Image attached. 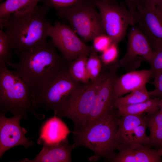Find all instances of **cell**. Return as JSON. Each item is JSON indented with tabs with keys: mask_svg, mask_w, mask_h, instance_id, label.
<instances>
[{
	"mask_svg": "<svg viewBox=\"0 0 162 162\" xmlns=\"http://www.w3.org/2000/svg\"><path fill=\"white\" fill-rule=\"evenodd\" d=\"M50 8L37 5L0 19V28L8 36L12 50L28 51L47 41L52 25L46 17Z\"/></svg>",
	"mask_w": 162,
	"mask_h": 162,
	"instance_id": "cell-1",
	"label": "cell"
},
{
	"mask_svg": "<svg viewBox=\"0 0 162 162\" xmlns=\"http://www.w3.org/2000/svg\"><path fill=\"white\" fill-rule=\"evenodd\" d=\"M52 44L47 41L32 50L15 52L19 58L18 62L12 60L6 65L13 68L23 79L32 95L47 84L63 66L62 58Z\"/></svg>",
	"mask_w": 162,
	"mask_h": 162,
	"instance_id": "cell-2",
	"label": "cell"
},
{
	"mask_svg": "<svg viewBox=\"0 0 162 162\" xmlns=\"http://www.w3.org/2000/svg\"><path fill=\"white\" fill-rule=\"evenodd\" d=\"M116 110L114 108L90 123L73 131L74 144L76 146L88 148L94 152L91 160L103 158L109 161L118 149L116 141L118 128Z\"/></svg>",
	"mask_w": 162,
	"mask_h": 162,
	"instance_id": "cell-3",
	"label": "cell"
},
{
	"mask_svg": "<svg viewBox=\"0 0 162 162\" xmlns=\"http://www.w3.org/2000/svg\"><path fill=\"white\" fill-rule=\"evenodd\" d=\"M0 111L11 112L14 116L26 118L28 112L40 119L44 115L36 113L32 105L30 90L23 79L15 71H11L6 65L0 66Z\"/></svg>",
	"mask_w": 162,
	"mask_h": 162,
	"instance_id": "cell-4",
	"label": "cell"
},
{
	"mask_svg": "<svg viewBox=\"0 0 162 162\" xmlns=\"http://www.w3.org/2000/svg\"><path fill=\"white\" fill-rule=\"evenodd\" d=\"M86 84L74 79L69 74L68 67L63 65L52 80L32 95V105L34 109L52 110L56 115Z\"/></svg>",
	"mask_w": 162,
	"mask_h": 162,
	"instance_id": "cell-5",
	"label": "cell"
},
{
	"mask_svg": "<svg viewBox=\"0 0 162 162\" xmlns=\"http://www.w3.org/2000/svg\"><path fill=\"white\" fill-rule=\"evenodd\" d=\"M97 9L93 0H85L57 12L59 18L66 22L86 43L92 41L98 35L106 34Z\"/></svg>",
	"mask_w": 162,
	"mask_h": 162,
	"instance_id": "cell-6",
	"label": "cell"
},
{
	"mask_svg": "<svg viewBox=\"0 0 162 162\" xmlns=\"http://www.w3.org/2000/svg\"><path fill=\"white\" fill-rule=\"evenodd\" d=\"M100 14L106 34L118 45L129 25L136 23L134 16L122 3L116 0H93Z\"/></svg>",
	"mask_w": 162,
	"mask_h": 162,
	"instance_id": "cell-7",
	"label": "cell"
},
{
	"mask_svg": "<svg viewBox=\"0 0 162 162\" xmlns=\"http://www.w3.org/2000/svg\"><path fill=\"white\" fill-rule=\"evenodd\" d=\"M105 71V70H102L97 80L86 84L63 106L56 116L70 119L74 124V128L83 125L89 114L95 96Z\"/></svg>",
	"mask_w": 162,
	"mask_h": 162,
	"instance_id": "cell-8",
	"label": "cell"
},
{
	"mask_svg": "<svg viewBox=\"0 0 162 162\" xmlns=\"http://www.w3.org/2000/svg\"><path fill=\"white\" fill-rule=\"evenodd\" d=\"M48 35L61 52L63 59L69 62L82 54L89 55L94 50L92 46L86 44L69 26L59 21L50 26Z\"/></svg>",
	"mask_w": 162,
	"mask_h": 162,
	"instance_id": "cell-9",
	"label": "cell"
},
{
	"mask_svg": "<svg viewBox=\"0 0 162 162\" xmlns=\"http://www.w3.org/2000/svg\"><path fill=\"white\" fill-rule=\"evenodd\" d=\"M153 51L146 37L137 26H133L129 32L126 52L118 62L120 67L128 72L135 70L140 64L141 57L150 64Z\"/></svg>",
	"mask_w": 162,
	"mask_h": 162,
	"instance_id": "cell-10",
	"label": "cell"
},
{
	"mask_svg": "<svg viewBox=\"0 0 162 162\" xmlns=\"http://www.w3.org/2000/svg\"><path fill=\"white\" fill-rule=\"evenodd\" d=\"M118 68L117 61L105 70L103 79L95 96L89 114L83 125L90 123L114 108L115 99L113 88L115 80L117 77V72Z\"/></svg>",
	"mask_w": 162,
	"mask_h": 162,
	"instance_id": "cell-11",
	"label": "cell"
},
{
	"mask_svg": "<svg viewBox=\"0 0 162 162\" xmlns=\"http://www.w3.org/2000/svg\"><path fill=\"white\" fill-rule=\"evenodd\" d=\"M23 119L20 116H15L8 118L4 113L0 114V158L4 153L11 148L19 145L26 148L32 146L34 144L25 135L27 131L21 127L20 121Z\"/></svg>",
	"mask_w": 162,
	"mask_h": 162,
	"instance_id": "cell-12",
	"label": "cell"
},
{
	"mask_svg": "<svg viewBox=\"0 0 162 162\" xmlns=\"http://www.w3.org/2000/svg\"><path fill=\"white\" fill-rule=\"evenodd\" d=\"M153 51L162 47V14L155 6L140 7L135 16Z\"/></svg>",
	"mask_w": 162,
	"mask_h": 162,
	"instance_id": "cell-13",
	"label": "cell"
},
{
	"mask_svg": "<svg viewBox=\"0 0 162 162\" xmlns=\"http://www.w3.org/2000/svg\"><path fill=\"white\" fill-rule=\"evenodd\" d=\"M109 162H162L158 150L148 146L135 143L122 146Z\"/></svg>",
	"mask_w": 162,
	"mask_h": 162,
	"instance_id": "cell-14",
	"label": "cell"
},
{
	"mask_svg": "<svg viewBox=\"0 0 162 162\" xmlns=\"http://www.w3.org/2000/svg\"><path fill=\"white\" fill-rule=\"evenodd\" d=\"M151 77L152 73L149 69L128 72L117 77L113 88L115 99L146 85Z\"/></svg>",
	"mask_w": 162,
	"mask_h": 162,
	"instance_id": "cell-15",
	"label": "cell"
},
{
	"mask_svg": "<svg viewBox=\"0 0 162 162\" xmlns=\"http://www.w3.org/2000/svg\"><path fill=\"white\" fill-rule=\"evenodd\" d=\"M40 153L32 160L25 158L18 162H71V152L75 147L70 145L66 138L60 142L43 144Z\"/></svg>",
	"mask_w": 162,
	"mask_h": 162,
	"instance_id": "cell-16",
	"label": "cell"
},
{
	"mask_svg": "<svg viewBox=\"0 0 162 162\" xmlns=\"http://www.w3.org/2000/svg\"><path fill=\"white\" fill-rule=\"evenodd\" d=\"M43 125L38 143L52 144L60 142L67 138L70 131L67 126L55 115Z\"/></svg>",
	"mask_w": 162,
	"mask_h": 162,
	"instance_id": "cell-17",
	"label": "cell"
},
{
	"mask_svg": "<svg viewBox=\"0 0 162 162\" xmlns=\"http://www.w3.org/2000/svg\"><path fill=\"white\" fill-rule=\"evenodd\" d=\"M145 115H128L118 117L116 137L118 149L120 147L127 144L137 127L145 121Z\"/></svg>",
	"mask_w": 162,
	"mask_h": 162,
	"instance_id": "cell-18",
	"label": "cell"
},
{
	"mask_svg": "<svg viewBox=\"0 0 162 162\" xmlns=\"http://www.w3.org/2000/svg\"><path fill=\"white\" fill-rule=\"evenodd\" d=\"M148 128L151 147L158 149L162 147V113L159 110L145 115Z\"/></svg>",
	"mask_w": 162,
	"mask_h": 162,
	"instance_id": "cell-19",
	"label": "cell"
},
{
	"mask_svg": "<svg viewBox=\"0 0 162 162\" xmlns=\"http://www.w3.org/2000/svg\"><path fill=\"white\" fill-rule=\"evenodd\" d=\"M160 99L150 98L138 104L120 107L116 110L118 117L128 115H139L149 113L159 110L158 103Z\"/></svg>",
	"mask_w": 162,
	"mask_h": 162,
	"instance_id": "cell-20",
	"label": "cell"
},
{
	"mask_svg": "<svg viewBox=\"0 0 162 162\" xmlns=\"http://www.w3.org/2000/svg\"><path fill=\"white\" fill-rule=\"evenodd\" d=\"M89 55L83 54L70 62L68 72L75 80L83 84H88L90 80L86 67V63Z\"/></svg>",
	"mask_w": 162,
	"mask_h": 162,
	"instance_id": "cell-21",
	"label": "cell"
},
{
	"mask_svg": "<svg viewBox=\"0 0 162 162\" xmlns=\"http://www.w3.org/2000/svg\"><path fill=\"white\" fill-rule=\"evenodd\" d=\"M40 0H6L0 5V19L6 18L19 11L37 5Z\"/></svg>",
	"mask_w": 162,
	"mask_h": 162,
	"instance_id": "cell-22",
	"label": "cell"
},
{
	"mask_svg": "<svg viewBox=\"0 0 162 162\" xmlns=\"http://www.w3.org/2000/svg\"><path fill=\"white\" fill-rule=\"evenodd\" d=\"M150 98L146 85L144 86L125 96L116 99L114 104V108L117 110L122 107L143 102Z\"/></svg>",
	"mask_w": 162,
	"mask_h": 162,
	"instance_id": "cell-23",
	"label": "cell"
},
{
	"mask_svg": "<svg viewBox=\"0 0 162 162\" xmlns=\"http://www.w3.org/2000/svg\"><path fill=\"white\" fill-rule=\"evenodd\" d=\"M93 50L88 57L86 67L91 82L97 79L102 71V62L97 54Z\"/></svg>",
	"mask_w": 162,
	"mask_h": 162,
	"instance_id": "cell-24",
	"label": "cell"
},
{
	"mask_svg": "<svg viewBox=\"0 0 162 162\" xmlns=\"http://www.w3.org/2000/svg\"><path fill=\"white\" fill-rule=\"evenodd\" d=\"M11 48L9 38L0 28V66L6 65L7 63L12 61Z\"/></svg>",
	"mask_w": 162,
	"mask_h": 162,
	"instance_id": "cell-25",
	"label": "cell"
},
{
	"mask_svg": "<svg viewBox=\"0 0 162 162\" xmlns=\"http://www.w3.org/2000/svg\"><path fill=\"white\" fill-rule=\"evenodd\" d=\"M118 55V45L112 43L100 56L102 63L107 65L116 62Z\"/></svg>",
	"mask_w": 162,
	"mask_h": 162,
	"instance_id": "cell-26",
	"label": "cell"
},
{
	"mask_svg": "<svg viewBox=\"0 0 162 162\" xmlns=\"http://www.w3.org/2000/svg\"><path fill=\"white\" fill-rule=\"evenodd\" d=\"M85 0H40L44 4L57 11L70 7Z\"/></svg>",
	"mask_w": 162,
	"mask_h": 162,
	"instance_id": "cell-27",
	"label": "cell"
},
{
	"mask_svg": "<svg viewBox=\"0 0 162 162\" xmlns=\"http://www.w3.org/2000/svg\"><path fill=\"white\" fill-rule=\"evenodd\" d=\"M92 46L93 49L98 52L102 53L112 44L110 38L106 34H102L95 37L92 40Z\"/></svg>",
	"mask_w": 162,
	"mask_h": 162,
	"instance_id": "cell-28",
	"label": "cell"
},
{
	"mask_svg": "<svg viewBox=\"0 0 162 162\" xmlns=\"http://www.w3.org/2000/svg\"><path fill=\"white\" fill-rule=\"evenodd\" d=\"M152 77H154L162 73V47L153 51V56L150 64Z\"/></svg>",
	"mask_w": 162,
	"mask_h": 162,
	"instance_id": "cell-29",
	"label": "cell"
},
{
	"mask_svg": "<svg viewBox=\"0 0 162 162\" xmlns=\"http://www.w3.org/2000/svg\"><path fill=\"white\" fill-rule=\"evenodd\" d=\"M150 83L154 86V88L148 92L150 97L162 99V73L156 75L154 80Z\"/></svg>",
	"mask_w": 162,
	"mask_h": 162,
	"instance_id": "cell-30",
	"label": "cell"
},
{
	"mask_svg": "<svg viewBox=\"0 0 162 162\" xmlns=\"http://www.w3.org/2000/svg\"><path fill=\"white\" fill-rule=\"evenodd\" d=\"M127 7L128 9L135 17L140 7L141 0H123Z\"/></svg>",
	"mask_w": 162,
	"mask_h": 162,
	"instance_id": "cell-31",
	"label": "cell"
},
{
	"mask_svg": "<svg viewBox=\"0 0 162 162\" xmlns=\"http://www.w3.org/2000/svg\"><path fill=\"white\" fill-rule=\"evenodd\" d=\"M158 0H141L140 7L146 6H154Z\"/></svg>",
	"mask_w": 162,
	"mask_h": 162,
	"instance_id": "cell-32",
	"label": "cell"
},
{
	"mask_svg": "<svg viewBox=\"0 0 162 162\" xmlns=\"http://www.w3.org/2000/svg\"><path fill=\"white\" fill-rule=\"evenodd\" d=\"M154 6L162 14V0H158Z\"/></svg>",
	"mask_w": 162,
	"mask_h": 162,
	"instance_id": "cell-33",
	"label": "cell"
},
{
	"mask_svg": "<svg viewBox=\"0 0 162 162\" xmlns=\"http://www.w3.org/2000/svg\"><path fill=\"white\" fill-rule=\"evenodd\" d=\"M158 107L159 110L162 113V99H160L158 103Z\"/></svg>",
	"mask_w": 162,
	"mask_h": 162,
	"instance_id": "cell-34",
	"label": "cell"
},
{
	"mask_svg": "<svg viewBox=\"0 0 162 162\" xmlns=\"http://www.w3.org/2000/svg\"><path fill=\"white\" fill-rule=\"evenodd\" d=\"M158 150L161 156L162 157V147L161 148L158 149Z\"/></svg>",
	"mask_w": 162,
	"mask_h": 162,
	"instance_id": "cell-35",
	"label": "cell"
},
{
	"mask_svg": "<svg viewBox=\"0 0 162 162\" xmlns=\"http://www.w3.org/2000/svg\"><path fill=\"white\" fill-rule=\"evenodd\" d=\"M2 1V0H0V2H1Z\"/></svg>",
	"mask_w": 162,
	"mask_h": 162,
	"instance_id": "cell-36",
	"label": "cell"
}]
</instances>
